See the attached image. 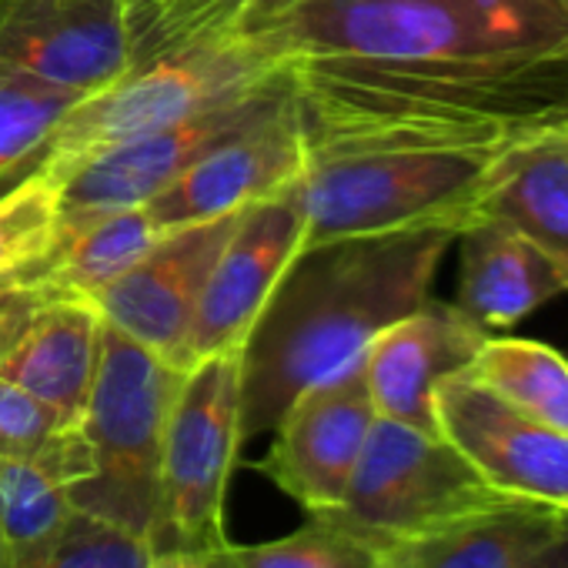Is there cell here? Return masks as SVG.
<instances>
[{"label": "cell", "mask_w": 568, "mask_h": 568, "mask_svg": "<svg viewBox=\"0 0 568 568\" xmlns=\"http://www.w3.org/2000/svg\"><path fill=\"white\" fill-rule=\"evenodd\" d=\"M438 435L511 501H535L568 515V435L548 428L495 392L455 372L432 395Z\"/></svg>", "instance_id": "cell-9"}, {"label": "cell", "mask_w": 568, "mask_h": 568, "mask_svg": "<svg viewBox=\"0 0 568 568\" xmlns=\"http://www.w3.org/2000/svg\"><path fill=\"white\" fill-rule=\"evenodd\" d=\"M151 568H207L204 555H187V551H168V555H154Z\"/></svg>", "instance_id": "cell-31"}, {"label": "cell", "mask_w": 568, "mask_h": 568, "mask_svg": "<svg viewBox=\"0 0 568 568\" xmlns=\"http://www.w3.org/2000/svg\"><path fill=\"white\" fill-rule=\"evenodd\" d=\"M244 211V207H241ZM241 211L164 231L151 251L94 298L101 318L178 372L191 362V325L207 274Z\"/></svg>", "instance_id": "cell-11"}, {"label": "cell", "mask_w": 568, "mask_h": 568, "mask_svg": "<svg viewBox=\"0 0 568 568\" xmlns=\"http://www.w3.org/2000/svg\"><path fill=\"white\" fill-rule=\"evenodd\" d=\"M71 428L51 405L0 378V458H21L44 448L58 432Z\"/></svg>", "instance_id": "cell-28"}, {"label": "cell", "mask_w": 568, "mask_h": 568, "mask_svg": "<svg viewBox=\"0 0 568 568\" xmlns=\"http://www.w3.org/2000/svg\"><path fill=\"white\" fill-rule=\"evenodd\" d=\"M488 338L455 305L425 302L412 315L388 325L365 355V382L382 418L438 435L432 395L435 385L465 372Z\"/></svg>", "instance_id": "cell-15"}, {"label": "cell", "mask_w": 568, "mask_h": 568, "mask_svg": "<svg viewBox=\"0 0 568 568\" xmlns=\"http://www.w3.org/2000/svg\"><path fill=\"white\" fill-rule=\"evenodd\" d=\"M207 568H378V548L342 525L332 511H308V521L274 541L217 545Z\"/></svg>", "instance_id": "cell-23"}, {"label": "cell", "mask_w": 568, "mask_h": 568, "mask_svg": "<svg viewBox=\"0 0 568 568\" xmlns=\"http://www.w3.org/2000/svg\"><path fill=\"white\" fill-rule=\"evenodd\" d=\"M561 8H565V14H568V0H561Z\"/></svg>", "instance_id": "cell-33"}, {"label": "cell", "mask_w": 568, "mask_h": 568, "mask_svg": "<svg viewBox=\"0 0 568 568\" xmlns=\"http://www.w3.org/2000/svg\"><path fill=\"white\" fill-rule=\"evenodd\" d=\"M237 31L284 64L355 58L511 71L568 61L561 0H254Z\"/></svg>", "instance_id": "cell-3"}, {"label": "cell", "mask_w": 568, "mask_h": 568, "mask_svg": "<svg viewBox=\"0 0 568 568\" xmlns=\"http://www.w3.org/2000/svg\"><path fill=\"white\" fill-rule=\"evenodd\" d=\"M241 445V358H201L184 372L164 428L154 555H207L227 541L224 498Z\"/></svg>", "instance_id": "cell-6"}, {"label": "cell", "mask_w": 568, "mask_h": 568, "mask_svg": "<svg viewBox=\"0 0 568 568\" xmlns=\"http://www.w3.org/2000/svg\"><path fill=\"white\" fill-rule=\"evenodd\" d=\"M61 224V187L34 171L14 187L0 191V277L48 254Z\"/></svg>", "instance_id": "cell-27"}, {"label": "cell", "mask_w": 568, "mask_h": 568, "mask_svg": "<svg viewBox=\"0 0 568 568\" xmlns=\"http://www.w3.org/2000/svg\"><path fill=\"white\" fill-rule=\"evenodd\" d=\"M305 244V214L295 194V181L271 197L247 204L217 254L201 292L191 325V362L211 355H237Z\"/></svg>", "instance_id": "cell-12"}, {"label": "cell", "mask_w": 568, "mask_h": 568, "mask_svg": "<svg viewBox=\"0 0 568 568\" xmlns=\"http://www.w3.org/2000/svg\"><path fill=\"white\" fill-rule=\"evenodd\" d=\"M254 0H128L134 64L237 28Z\"/></svg>", "instance_id": "cell-24"}, {"label": "cell", "mask_w": 568, "mask_h": 568, "mask_svg": "<svg viewBox=\"0 0 568 568\" xmlns=\"http://www.w3.org/2000/svg\"><path fill=\"white\" fill-rule=\"evenodd\" d=\"M478 214H495L528 234L568 281V128H541L511 151Z\"/></svg>", "instance_id": "cell-21"}, {"label": "cell", "mask_w": 568, "mask_h": 568, "mask_svg": "<svg viewBox=\"0 0 568 568\" xmlns=\"http://www.w3.org/2000/svg\"><path fill=\"white\" fill-rule=\"evenodd\" d=\"M288 74V64L244 38L237 28L191 48L134 64L114 84L81 98L34 154L28 174L61 178L81 161L211 108L244 101Z\"/></svg>", "instance_id": "cell-4"}, {"label": "cell", "mask_w": 568, "mask_h": 568, "mask_svg": "<svg viewBox=\"0 0 568 568\" xmlns=\"http://www.w3.org/2000/svg\"><path fill=\"white\" fill-rule=\"evenodd\" d=\"M91 475V448L81 425L58 432L44 448L0 458V535L11 568L31 558L78 508L74 495Z\"/></svg>", "instance_id": "cell-20"}, {"label": "cell", "mask_w": 568, "mask_h": 568, "mask_svg": "<svg viewBox=\"0 0 568 568\" xmlns=\"http://www.w3.org/2000/svg\"><path fill=\"white\" fill-rule=\"evenodd\" d=\"M184 372L151 355L104 322L101 358L81 432L91 448V475L74 505L148 535L158 518L164 428Z\"/></svg>", "instance_id": "cell-5"}, {"label": "cell", "mask_w": 568, "mask_h": 568, "mask_svg": "<svg viewBox=\"0 0 568 568\" xmlns=\"http://www.w3.org/2000/svg\"><path fill=\"white\" fill-rule=\"evenodd\" d=\"M505 501L511 498L485 485L442 435L378 415L345 501L332 515L382 551L388 541L442 528Z\"/></svg>", "instance_id": "cell-7"}, {"label": "cell", "mask_w": 568, "mask_h": 568, "mask_svg": "<svg viewBox=\"0 0 568 568\" xmlns=\"http://www.w3.org/2000/svg\"><path fill=\"white\" fill-rule=\"evenodd\" d=\"M101 328L94 302H44L0 355V378L51 405L68 425H81L98 375Z\"/></svg>", "instance_id": "cell-17"}, {"label": "cell", "mask_w": 568, "mask_h": 568, "mask_svg": "<svg viewBox=\"0 0 568 568\" xmlns=\"http://www.w3.org/2000/svg\"><path fill=\"white\" fill-rule=\"evenodd\" d=\"M565 528L568 515L558 508L505 501L442 528L388 541L378 551V568H518Z\"/></svg>", "instance_id": "cell-18"}, {"label": "cell", "mask_w": 568, "mask_h": 568, "mask_svg": "<svg viewBox=\"0 0 568 568\" xmlns=\"http://www.w3.org/2000/svg\"><path fill=\"white\" fill-rule=\"evenodd\" d=\"M0 568H11V558H8V545H4V535H0Z\"/></svg>", "instance_id": "cell-32"}, {"label": "cell", "mask_w": 568, "mask_h": 568, "mask_svg": "<svg viewBox=\"0 0 568 568\" xmlns=\"http://www.w3.org/2000/svg\"><path fill=\"white\" fill-rule=\"evenodd\" d=\"M298 124L305 148L295 181L305 214L302 247L418 227L462 231L478 217L511 151L548 128H452L302 111Z\"/></svg>", "instance_id": "cell-2"}, {"label": "cell", "mask_w": 568, "mask_h": 568, "mask_svg": "<svg viewBox=\"0 0 568 568\" xmlns=\"http://www.w3.org/2000/svg\"><path fill=\"white\" fill-rule=\"evenodd\" d=\"M44 305V295L34 292L31 284L18 277H0V355L11 348L18 332L28 325V318Z\"/></svg>", "instance_id": "cell-29"}, {"label": "cell", "mask_w": 568, "mask_h": 568, "mask_svg": "<svg viewBox=\"0 0 568 568\" xmlns=\"http://www.w3.org/2000/svg\"><path fill=\"white\" fill-rule=\"evenodd\" d=\"M518 568H568V528L551 538L541 551H535L528 561H521Z\"/></svg>", "instance_id": "cell-30"}, {"label": "cell", "mask_w": 568, "mask_h": 568, "mask_svg": "<svg viewBox=\"0 0 568 568\" xmlns=\"http://www.w3.org/2000/svg\"><path fill=\"white\" fill-rule=\"evenodd\" d=\"M455 227L308 244L261 308L241 358V442L274 432L288 405L365 365L372 342L432 302Z\"/></svg>", "instance_id": "cell-1"}, {"label": "cell", "mask_w": 568, "mask_h": 568, "mask_svg": "<svg viewBox=\"0 0 568 568\" xmlns=\"http://www.w3.org/2000/svg\"><path fill=\"white\" fill-rule=\"evenodd\" d=\"M292 98V74H284L277 84L234 101L211 108L184 124L164 128L158 134L114 144L68 174L58 178L61 187V224H78L94 214L141 207L158 197L171 181H178L191 164H197L211 148L251 131L254 124L267 121L281 104Z\"/></svg>", "instance_id": "cell-8"}, {"label": "cell", "mask_w": 568, "mask_h": 568, "mask_svg": "<svg viewBox=\"0 0 568 568\" xmlns=\"http://www.w3.org/2000/svg\"><path fill=\"white\" fill-rule=\"evenodd\" d=\"M131 68L128 0H0V78L88 98Z\"/></svg>", "instance_id": "cell-10"}, {"label": "cell", "mask_w": 568, "mask_h": 568, "mask_svg": "<svg viewBox=\"0 0 568 568\" xmlns=\"http://www.w3.org/2000/svg\"><path fill=\"white\" fill-rule=\"evenodd\" d=\"M455 244L458 288L452 305L488 335L508 332L551 298L568 295L558 264L528 234L495 214L468 221Z\"/></svg>", "instance_id": "cell-16"}, {"label": "cell", "mask_w": 568, "mask_h": 568, "mask_svg": "<svg viewBox=\"0 0 568 568\" xmlns=\"http://www.w3.org/2000/svg\"><path fill=\"white\" fill-rule=\"evenodd\" d=\"M305 161L295 91L267 121L211 148L178 181L144 204L154 227L174 231L194 221L241 211L298 181Z\"/></svg>", "instance_id": "cell-14"}, {"label": "cell", "mask_w": 568, "mask_h": 568, "mask_svg": "<svg viewBox=\"0 0 568 568\" xmlns=\"http://www.w3.org/2000/svg\"><path fill=\"white\" fill-rule=\"evenodd\" d=\"M378 412L365 365L302 392L274 425L257 468L305 511H335L345 501Z\"/></svg>", "instance_id": "cell-13"}, {"label": "cell", "mask_w": 568, "mask_h": 568, "mask_svg": "<svg viewBox=\"0 0 568 568\" xmlns=\"http://www.w3.org/2000/svg\"><path fill=\"white\" fill-rule=\"evenodd\" d=\"M151 561L154 548L148 535L74 508L71 518L14 568H151Z\"/></svg>", "instance_id": "cell-26"}, {"label": "cell", "mask_w": 568, "mask_h": 568, "mask_svg": "<svg viewBox=\"0 0 568 568\" xmlns=\"http://www.w3.org/2000/svg\"><path fill=\"white\" fill-rule=\"evenodd\" d=\"M161 237L154 221L141 207H121L94 214L88 221L58 227L54 244L38 261L24 264L11 277L31 284L44 302H94L111 281L138 264Z\"/></svg>", "instance_id": "cell-19"}, {"label": "cell", "mask_w": 568, "mask_h": 568, "mask_svg": "<svg viewBox=\"0 0 568 568\" xmlns=\"http://www.w3.org/2000/svg\"><path fill=\"white\" fill-rule=\"evenodd\" d=\"M565 128H568V118H565Z\"/></svg>", "instance_id": "cell-34"}, {"label": "cell", "mask_w": 568, "mask_h": 568, "mask_svg": "<svg viewBox=\"0 0 568 568\" xmlns=\"http://www.w3.org/2000/svg\"><path fill=\"white\" fill-rule=\"evenodd\" d=\"M465 375L521 415L568 435V358L558 348L531 338L488 335Z\"/></svg>", "instance_id": "cell-22"}, {"label": "cell", "mask_w": 568, "mask_h": 568, "mask_svg": "<svg viewBox=\"0 0 568 568\" xmlns=\"http://www.w3.org/2000/svg\"><path fill=\"white\" fill-rule=\"evenodd\" d=\"M78 101L81 94L74 91L0 78V191L28 178L34 154Z\"/></svg>", "instance_id": "cell-25"}]
</instances>
